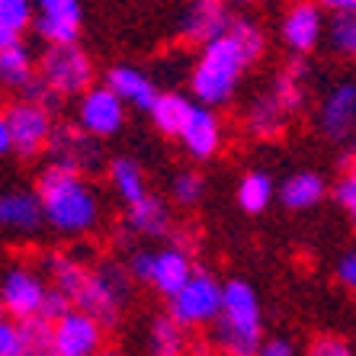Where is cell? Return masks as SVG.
I'll return each instance as SVG.
<instances>
[{
    "label": "cell",
    "mask_w": 356,
    "mask_h": 356,
    "mask_svg": "<svg viewBox=\"0 0 356 356\" xmlns=\"http://www.w3.org/2000/svg\"><path fill=\"white\" fill-rule=\"evenodd\" d=\"M273 180L264 174V170H250V174L241 177L238 183V206L250 216H257L264 212L270 202H273Z\"/></svg>",
    "instance_id": "obj_29"
},
{
    "label": "cell",
    "mask_w": 356,
    "mask_h": 356,
    "mask_svg": "<svg viewBox=\"0 0 356 356\" xmlns=\"http://www.w3.org/2000/svg\"><path fill=\"white\" fill-rule=\"evenodd\" d=\"M109 177H113V186L116 193L125 199V206H135L138 199L148 196V186H145V174L132 158H116L109 164Z\"/></svg>",
    "instance_id": "obj_28"
},
{
    "label": "cell",
    "mask_w": 356,
    "mask_h": 356,
    "mask_svg": "<svg viewBox=\"0 0 356 356\" xmlns=\"http://www.w3.org/2000/svg\"><path fill=\"white\" fill-rule=\"evenodd\" d=\"M232 23H234V17L225 3H218V0H199V3L186 7V13L180 17V33H183V39L209 45V42L228 35Z\"/></svg>",
    "instance_id": "obj_15"
},
{
    "label": "cell",
    "mask_w": 356,
    "mask_h": 356,
    "mask_svg": "<svg viewBox=\"0 0 356 356\" xmlns=\"http://www.w3.org/2000/svg\"><path fill=\"white\" fill-rule=\"evenodd\" d=\"M129 298H132L129 266L116 264V260H103V264L90 266V273L74 296V308L93 318L103 331H116Z\"/></svg>",
    "instance_id": "obj_3"
},
{
    "label": "cell",
    "mask_w": 356,
    "mask_h": 356,
    "mask_svg": "<svg viewBox=\"0 0 356 356\" xmlns=\"http://www.w3.org/2000/svg\"><path fill=\"white\" fill-rule=\"evenodd\" d=\"M257 356H296V347H292L286 337H270L260 343Z\"/></svg>",
    "instance_id": "obj_40"
},
{
    "label": "cell",
    "mask_w": 356,
    "mask_h": 356,
    "mask_svg": "<svg viewBox=\"0 0 356 356\" xmlns=\"http://www.w3.org/2000/svg\"><path fill=\"white\" fill-rule=\"evenodd\" d=\"M193 273H196V266H193L186 248H180V244H170V248L154 250V280H151V286H154L161 296L174 298L177 292H180L183 286L190 282Z\"/></svg>",
    "instance_id": "obj_17"
},
{
    "label": "cell",
    "mask_w": 356,
    "mask_h": 356,
    "mask_svg": "<svg viewBox=\"0 0 356 356\" xmlns=\"http://www.w3.org/2000/svg\"><path fill=\"white\" fill-rule=\"evenodd\" d=\"M13 151V138H10V125H7V116L0 113V154Z\"/></svg>",
    "instance_id": "obj_42"
},
{
    "label": "cell",
    "mask_w": 356,
    "mask_h": 356,
    "mask_svg": "<svg viewBox=\"0 0 356 356\" xmlns=\"http://www.w3.org/2000/svg\"><path fill=\"white\" fill-rule=\"evenodd\" d=\"M228 35H232V39L238 42L241 49H244L248 61H257L260 55H264V49H266L264 29H260L254 19H248V17H234V23H232V29H228Z\"/></svg>",
    "instance_id": "obj_32"
},
{
    "label": "cell",
    "mask_w": 356,
    "mask_h": 356,
    "mask_svg": "<svg viewBox=\"0 0 356 356\" xmlns=\"http://www.w3.org/2000/svg\"><path fill=\"white\" fill-rule=\"evenodd\" d=\"M49 154L55 167H65V170L81 174V177L90 174V170H99V164H103V151L97 148V138H90L77 122L55 125Z\"/></svg>",
    "instance_id": "obj_7"
},
{
    "label": "cell",
    "mask_w": 356,
    "mask_h": 356,
    "mask_svg": "<svg viewBox=\"0 0 356 356\" xmlns=\"http://www.w3.org/2000/svg\"><path fill=\"white\" fill-rule=\"evenodd\" d=\"M35 74H39V67H35L33 55H29V49H26L23 42L0 51V81L7 83V87L26 90L35 81Z\"/></svg>",
    "instance_id": "obj_25"
},
{
    "label": "cell",
    "mask_w": 356,
    "mask_h": 356,
    "mask_svg": "<svg viewBox=\"0 0 356 356\" xmlns=\"http://www.w3.org/2000/svg\"><path fill=\"white\" fill-rule=\"evenodd\" d=\"M67 312H74L71 298H67L65 292H58V289H51V286H49V292H45V302H42V312H39V315L45 318V321L55 324V321H61Z\"/></svg>",
    "instance_id": "obj_36"
},
{
    "label": "cell",
    "mask_w": 356,
    "mask_h": 356,
    "mask_svg": "<svg viewBox=\"0 0 356 356\" xmlns=\"http://www.w3.org/2000/svg\"><path fill=\"white\" fill-rule=\"evenodd\" d=\"M45 286L42 280L26 270V266H13L3 276V286H0V298H3V308L13 321H29V318H39L42 302H45Z\"/></svg>",
    "instance_id": "obj_11"
},
{
    "label": "cell",
    "mask_w": 356,
    "mask_h": 356,
    "mask_svg": "<svg viewBox=\"0 0 356 356\" xmlns=\"http://www.w3.org/2000/svg\"><path fill=\"white\" fill-rule=\"evenodd\" d=\"M334 202H337V206L350 216V222L356 225V177L353 174H343L337 183H334Z\"/></svg>",
    "instance_id": "obj_35"
},
{
    "label": "cell",
    "mask_w": 356,
    "mask_h": 356,
    "mask_svg": "<svg viewBox=\"0 0 356 356\" xmlns=\"http://www.w3.org/2000/svg\"><path fill=\"white\" fill-rule=\"evenodd\" d=\"M97 356H119V350H99Z\"/></svg>",
    "instance_id": "obj_45"
},
{
    "label": "cell",
    "mask_w": 356,
    "mask_h": 356,
    "mask_svg": "<svg viewBox=\"0 0 356 356\" xmlns=\"http://www.w3.org/2000/svg\"><path fill=\"white\" fill-rule=\"evenodd\" d=\"M10 125V138H13V151L23 154V158H35L42 151H49L51 135H55V116L49 109H42L39 103H29V99H17L3 109Z\"/></svg>",
    "instance_id": "obj_6"
},
{
    "label": "cell",
    "mask_w": 356,
    "mask_h": 356,
    "mask_svg": "<svg viewBox=\"0 0 356 356\" xmlns=\"http://www.w3.org/2000/svg\"><path fill=\"white\" fill-rule=\"evenodd\" d=\"M248 65V55L232 35H222V39L202 45L196 65L190 71V90L199 99V106H225L238 90L241 74Z\"/></svg>",
    "instance_id": "obj_2"
},
{
    "label": "cell",
    "mask_w": 356,
    "mask_h": 356,
    "mask_svg": "<svg viewBox=\"0 0 356 356\" xmlns=\"http://www.w3.org/2000/svg\"><path fill=\"white\" fill-rule=\"evenodd\" d=\"M17 42H19V35H17V33H10L7 26L0 23V51L10 49V45H17Z\"/></svg>",
    "instance_id": "obj_44"
},
{
    "label": "cell",
    "mask_w": 356,
    "mask_h": 356,
    "mask_svg": "<svg viewBox=\"0 0 356 356\" xmlns=\"http://www.w3.org/2000/svg\"><path fill=\"white\" fill-rule=\"evenodd\" d=\"M327 39H331V49L337 51L340 58L356 61V17H350V13H331V19H327Z\"/></svg>",
    "instance_id": "obj_31"
},
{
    "label": "cell",
    "mask_w": 356,
    "mask_h": 356,
    "mask_svg": "<svg viewBox=\"0 0 356 356\" xmlns=\"http://www.w3.org/2000/svg\"><path fill=\"white\" fill-rule=\"evenodd\" d=\"M0 23L7 26L10 33L23 35V29L35 23V7L29 0H0Z\"/></svg>",
    "instance_id": "obj_33"
},
{
    "label": "cell",
    "mask_w": 356,
    "mask_h": 356,
    "mask_svg": "<svg viewBox=\"0 0 356 356\" xmlns=\"http://www.w3.org/2000/svg\"><path fill=\"white\" fill-rule=\"evenodd\" d=\"M222 282L209 270H196L190 276V282L167 302V315L174 318L183 331L186 327H202V324H212L222 318Z\"/></svg>",
    "instance_id": "obj_4"
},
{
    "label": "cell",
    "mask_w": 356,
    "mask_h": 356,
    "mask_svg": "<svg viewBox=\"0 0 356 356\" xmlns=\"http://www.w3.org/2000/svg\"><path fill=\"white\" fill-rule=\"evenodd\" d=\"M0 356H23V334L17 321H0Z\"/></svg>",
    "instance_id": "obj_39"
},
{
    "label": "cell",
    "mask_w": 356,
    "mask_h": 356,
    "mask_svg": "<svg viewBox=\"0 0 356 356\" xmlns=\"http://www.w3.org/2000/svg\"><path fill=\"white\" fill-rule=\"evenodd\" d=\"M129 276H132V282H148L151 286V280H154V254L151 250H132Z\"/></svg>",
    "instance_id": "obj_38"
},
{
    "label": "cell",
    "mask_w": 356,
    "mask_h": 356,
    "mask_svg": "<svg viewBox=\"0 0 356 356\" xmlns=\"http://www.w3.org/2000/svg\"><path fill=\"white\" fill-rule=\"evenodd\" d=\"M337 276L347 289H356V250H350L347 257H340L337 264Z\"/></svg>",
    "instance_id": "obj_41"
},
{
    "label": "cell",
    "mask_w": 356,
    "mask_h": 356,
    "mask_svg": "<svg viewBox=\"0 0 356 356\" xmlns=\"http://www.w3.org/2000/svg\"><path fill=\"white\" fill-rule=\"evenodd\" d=\"M0 321H7V308H3V298H0Z\"/></svg>",
    "instance_id": "obj_46"
},
{
    "label": "cell",
    "mask_w": 356,
    "mask_h": 356,
    "mask_svg": "<svg viewBox=\"0 0 356 356\" xmlns=\"http://www.w3.org/2000/svg\"><path fill=\"white\" fill-rule=\"evenodd\" d=\"M347 174H353V177H356V161H350V170H347Z\"/></svg>",
    "instance_id": "obj_47"
},
{
    "label": "cell",
    "mask_w": 356,
    "mask_h": 356,
    "mask_svg": "<svg viewBox=\"0 0 356 356\" xmlns=\"http://www.w3.org/2000/svg\"><path fill=\"white\" fill-rule=\"evenodd\" d=\"M19 334H23V356H58L55 347V324L45 318H29V321H17Z\"/></svg>",
    "instance_id": "obj_30"
},
{
    "label": "cell",
    "mask_w": 356,
    "mask_h": 356,
    "mask_svg": "<svg viewBox=\"0 0 356 356\" xmlns=\"http://www.w3.org/2000/svg\"><path fill=\"white\" fill-rule=\"evenodd\" d=\"M282 125H286V113H282V106L270 97V93H264V97H257L254 103H250L248 129L254 135H260V138H273V135L282 132Z\"/></svg>",
    "instance_id": "obj_27"
},
{
    "label": "cell",
    "mask_w": 356,
    "mask_h": 356,
    "mask_svg": "<svg viewBox=\"0 0 356 356\" xmlns=\"http://www.w3.org/2000/svg\"><path fill=\"white\" fill-rule=\"evenodd\" d=\"M180 141L186 145V151H190L193 158H199V161L212 158V154L222 148V122H218V116L212 109L196 106L190 122H186V129H183Z\"/></svg>",
    "instance_id": "obj_19"
},
{
    "label": "cell",
    "mask_w": 356,
    "mask_h": 356,
    "mask_svg": "<svg viewBox=\"0 0 356 356\" xmlns=\"http://www.w3.org/2000/svg\"><path fill=\"white\" fill-rule=\"evenodd\" d=\"M327 10L331 13H350V17H356V0H331Z\"/></svg>",
    "instance_id": "obj_43"
},
{
    "label": "cell",
    "mask_w": 356,
    "mask_h": 356,
    "mask_svg": "<svg viewBox=\"0 0 356 356\" xmlns=\"http://www.w3.org/2000/svg\"><path fill=\"white\" fill-rule=\"evenodd\" d=\"M106 87L116 93L122 103H132V106L151 113L154 99H158V87L151 83V77H145L138 67L132 65H113L106 71Z\"/></svg>",
    "instance_id": "obj_18"
},
{
    "label": "cell",
    "mask_w": 356,
    "mask_h": 356,
    "mask_svg": "<svg viewBox=\"0 0 356 356\" xmlns=\"http://www.w3.org/2000/svg\"><path fill=\"white\" fill-rule=\"evenodd\" d=\"M196 103H190V97L170 90V93H158L154 106H151V122L158 125V132L170 135V138H180L186 122H190Z\"/></svg>",
    "instance_id": "obj_22"
},
{
    "label": "cell",
    "mask_w": 356,
    "mask_h": 356,
    "mask_svg": "<svg viewBox=\"0 0 356 356\" xmlns=\"http://www.w3.org/2000/svg\"><path fill=\"white\" fill-rule=\"evenodd\" d=\"M125 122V103L109 90L106 83L103 87H90V90L81 97L77 103V125L90 138H106V135H116Z\"/></svg>",
    "instance_id": "obj_10"
},
{
    "label": "cell",
    "mask_w": 356,
    "mask_h": 356,
    "mask_svg": "<svg viewBox=\"0 0 356 356\" xmlns=\"http://www.w3.org/2000/svg\"><path fill=\"white\" fill-rule=\"evenodd\" d=\"M305 77H308L305 58H292L289 65H286V71H282L273 81V87H270V97L280 103L286 116L296 113V109H302V103H305V87H302Z\"/></svg>",
    "instance_id": "obj_24"
},
{
    "label": "cell",
    "mask_w": 356,
    "mask_h": 356,
    "mask_svg": "<svg viewBox=\"0 0 356 356\" xmlns=\"http://www.w3.org/2000/svg\"><path fill=\"white\" fill-rule=\"evenodd\" d=\"M350 151H353V161H356V135H353V148H350Z\"/></svg>",
    "instance_id": "obj_48"
},
{
    "label": "cell",
    "mask_w": 356,
    "mask_h": 356,
    "mask_svg": "<svg viewBox=\"0 0 356 356\" xmlns=\"http://www.w3.org/2000/svg\"><path fill=\"white\" fill-rule=\"evenodd\" d=\"M55 347L58 356H97L103 350V327L74 308L55 321Z\"/></svg>",
    "instance_id": "obj_13"
},
{
    "label": "cell",
    "mask_w": 356,
    "mask_h": 356,
    "mask_svg": "<svg viewBox=\"0 0 356 356\" xmlns=\"http://www.w3.org/2000/svg\"><path fill=\"white\" fill-rule=\"evenodd\" d=\"M324 196H327V183H324L321 174H315V170H296V174H289L280 186V202L286 209H292V212L315 209Z\"/></svg>",
    "instance_id": "obj_21"
},
{
    "label": "cell",
    "mask_w": 356,
    "mask_h": 356,
    "mask_svg": "<svg viewBox=\"0 0 356 356\" xmlns=\"http://www.w3.org/2000/svg\"><path fill=\"white\" fill-rule=\"evenodd\" d=\"M39 77L58 97H83L93 87V61L81 45H55L39 55Z\"/></svg>",
    "instance_id": "obj_5"
},
{
    "label": "cell",
    "mask_w": 356,
    "mask_h": 356,
    "mask_svg": "<svg viewBox=\"0 0 356 356\" xmlns=\"http://www.w3.org/2000/svg\"><path fill=\"white\" fill-rule=\"evenodd\" d=\"M122 225L132 234H145V238H164V234H170V209H167V202L161 196L148 193V196L138 199L135 206H129Z\"/></svg>",
    "instance_id": "obj_20"
},
{
    "label": "cell",
    "mask_w": 356,
    "mask_h": 356,
    "mask_svg": "<svg viewBox=\"0 0 356 356\" xmlns=\"http://www.w3.org/2000/svg\"><path fill=\"white\" fill-rule=\"evenodd\" d=\"M83 7L77 0H42L35 7V35L45 42V49L55 45H77L81 35Z\"/></svg>",
    "instance_id": "obj_9"
},
{
    "label": "cell",
    "mask_w": 356,
    "mask_h": 356,
    "mask_svg": "<svg viewBox=\"0 0 356 356\" xmlns=\"http://www.w3.org/2000/svg\"><path fill=\"white\" fill-rule=\"evenodd\" d=\"M35 196L42 202L45 222L61 234H87L99 222V202L90 183L81 174L49 164L35 180Z\"/></svg>",
    "instance_id": "obj_1"
},
{
    "label": "cell",
    "mask_w": 356,
    "mask_h": 356,
    "mask_svg": "<svg viewBox=\"0 0 356 356\" xmlns=\"http://www.w3.org/2000/svg\"><path fill=\"white\" fill-rule=\"evenodd\" d=\"M327 19H324V7L318 3H296L286 10L282 17V42L289 45L296 55H308L318 49V42L324 39Z\"/></svg>",
    "instance_id": "obj_12"
},
{
    "label": "cell",
    "mask_w": 356,
    "mask_h": 356,
    "mask_svg": "<svg viewBox=\"0 0 356 356\" xmlns=\"http://www.w3.org/2000/svg\"><path fill=\"white\" fill-rule=\"evenodd\" d=\"M218 324H225L228 331L241 334V337L264 340V312H260V298L250 282H244V280L225 282L222 318H218Z\"/></svg>",
    "instance_id": "obj_8"
},
{
    "label": "cell",
    "mask_w": 356,
    "mask_h": 356,
    "mask_svg": "<svg viewBox=\"0 0 356 356\" xmlns=\"http://www.w3.org/2000/svg\"><path fill=\"white\" fill-rule=\"evenodd\" d=\"M148 347L154 356H183L186 353V331L170 315H161L151 321Z\"/></svg>",
    "instance_id": "obj_26"
},
{
    "label": "cell",
    "mask_w": 356,
    "mask_h": 356,
    "mask_svg": "<svg viewBox=\"0 0 356 356\" xmlns=\"http://www.w3.org/2000/svg\"><path fill=\"white\" fill-rule=\"evenodd\" d=\"M45 225V212L35 193L26 190H7L0 193V228L3 232L33 234Z\"/></svg>",
    "instance_id": "obj_16"
},
{
    "label": "cell",
    "mask_w": 356,
    "mask_h": 356,
    "mask_svg": "<svg viewBox=\"0 0 356 356\" xmlns=\"http://www.w3.org/2000/svg\"><path fill=\"white\" fill-rule=\"evenodd\" d=\"M202 193H206V180L199 174H193V170H183V174H177L170 180V196L180 206H196L199 199H202Z\"/></svg>",
    "instance_id": "obj_34"
},
{
    "label": "cell",
    "mask_w": 356,
    "mask_h": 356,
    "mask_svg": "<svg viewBox=\"0 0 356 356\" xmlns=\"http://www.w3.org/2000/svg\"><path fill=\"white\" fill-rule=\"evenodd\" d=\"M321 132L331 141H340L353 135L356 129V81L334 83L327 97L321 99V113H318Z\"/></svg>",
    "instance_id": "obj_14"
},
{
    "label": "cell",
    "mask_w": 356,
    "mask_h": 356,
    "mask_svg": "<svg viewBox=\"0 0 356 356\" xmlns=\"http://www.w3.org/2000/svg\"><path fill=\"white\" fill-rule=\"evenodd\" d=\"M45 273L51 276V289L65 292V296L71 298V305H74V296L83 286L87 273H90V266H83L74 254H61V250H55V254L45 257Z\"/></svg>",
    "instance_id": "obj_23"
},
{
    "label": "cell",
    "mask_w": 356,
    "mask_h": 356,
    "mask_svg": "<svg viewBox=\"0 0 356 356\" xmlns=\"http://www.w3.org/2000/svg\"><path fill=\"white\" fill-rule=\"evenodd\" d=\"M308 356H356V353H353V347H350L343 337L324 334V337L312 340V347H308Z\"/></svg>",
    "instance_id": "obj_37"
}]
</instances>
